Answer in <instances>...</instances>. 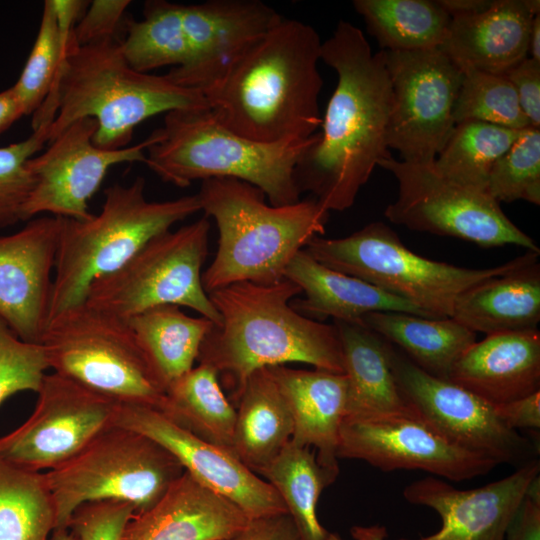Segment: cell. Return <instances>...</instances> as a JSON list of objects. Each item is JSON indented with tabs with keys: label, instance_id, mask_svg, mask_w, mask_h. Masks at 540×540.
Segmentation results:
<instances>
[{
	"label": "cell",
	"instance_id": "obj_1",
	"mask_svg": "<svg viewBox=\"0 0 540 540\" xmlns=\"http://www.w3.org/2000/svg\"><path fill=\"white\" fill-rule=\"evenodd\" d=\"M337 74L321 131L300 156L295 180L329 212L350 208L378 163L391 156L392 91L384 51L373 53L364 33L340 20L321 47Z\"/></svg>",
	"mask_w": 540,
	"mask_h": 540
},
{
	"label": "cell",
	"instance_id": "obj_2",
	"mask_svg": "<svg viewBox=\"0 0 540 540\" xmlns=\"http://www.w3.org/2000/svg\"><path fill=\"white\" fill-rule=\"evenodd\" d=\"M321 47L311 25L282 18L204 93L209 110L220 124L255 142L312 137L322 123Z\"/></svg>",
	"mask_w": 540,
	"mask_h": 540
},
{
	"label": "cell",
	"instance_id": "obj_3",
	"mask_svg": "<svg viewBox=\"0 0 540 540\" xmlns=\"http://www.w3.org/2000/svg\"><path fill=\"white\" fill-rule=\"evenodd\" d=\"M300 288L284 278L263 285L234 283L208 294L220 323L205 337L197 358L213 367L236 400L255 371L287 363L344 373L335 325L296 311L291 301Z\"/></svg>",
	"mask_w": 540,
	"mask_h": 540
},
{
	"label": "cell",
	"instance_id": "obj_4",
	"mask_svg": "<svg viewBox=\"0 0 540 540\" xmlns=\"http://www.w3.org/2000/svg\"><path fill=\"white\" fill-rule=\"evenodd\" d=\"M185 109L209 107L200 91L130 67L116 37L77 45L71 32L54 88L33 114L32 128L50 123L49 143L75 121L92 118L93 144L116 150L127 147L146 119Z\"/></svg>",
	"mask_w": 540,
	"mask_h": 540
},
{
	"label": "cell",
	"instance_id": "obj_5",
	"mask_svg": "<svg viewBox=\"0 0 540 540\" xmlns=\"http://www.w3.org/2000/svg\"><path fill=\"white\" fill-rule=\"evenodd\" d=\"M196 195L219 233L216 255L202 273L207 294L239 282L281 281L294 256L325 233L330 213L316 199L267 204L260 189L231 178L204 180Z\"/></svg>",
	"mask_w": 540,
	"mask_h": 540
},
{
	"label": "cell",
	"instance_id": "obj_6",
	"mask_svg": "<svg viewBox=\"0 0 540 540\" xmlns=\"http://www.w3.org/2000/svg\"><path fill=\"white\" fill-rule=\"evenodd\" d=\"M144 163L163 181L187 187L196 180L231 178L249 183L271 205L299 201L295 167L317 133L306 140L260 143L220 124L209 109L174 110L153 131Z\"/></svg>",
	"mask_w": 540,
	"mask_h": 540
},
{
	"label": "cell",
	"instance_id": "obj_7",
	"mask_svg": "<svg viewBox=\"0 0 540 540\" xmlns=\"http://www.w3.org/2000/svg\"><path fill=\"white\" fill-rule=\"evenodd\" d=\"M200 211L196 194L148 201L145 180L113 184L104 191L99 214L64 218L56 255L48 321L85 302L91 283L130 259L156 235Z\"/></svg>",
	"mask_w": 540,
	"mask_h": 540
},
{
	"label": "cell",
	"instance_id": "obj_8",
	"mask_svg": "<svg viewBox=\"0 0 540 540\" xmlns=\"http://www.w3.org/2000/svg\"><path fill=\"white\" fill-rule=\"evenodd\" d=\"M304 250L329 268L405 299L431 318L451 317L461 293L534 261L540 254L527 250L491 268L459 267L411 251L383 222H372L342 238L316 236Z\"/></svg>",
	"mask_w": 540,
	"mask_h": 540
},
{
	"label": "cell",
	"instance_id": "obj_9",
	"mask_svg": "<svg viewBox=\"0 0 540 540\" xmlns=\"http://www.w3.org/2000/svg\"><path fill=\"white\" fill-rule=\"evenodd\" d=\"M49 368L118 403L160 409L166 389L128 320L83 302L47 322Z\"/></svg>",
	"mask_w": 540,
	"mask_h": 540
},
{
	"label": "cell",
	"instance_id": "obj_10",
	"mask_svg": "<svg viewBox=\"0 0 540 540\" xmlns=\"http://www.w3.org/2000/svg\"><path fill=\"white\" fill-rule=\"evenodd\" d=\"M185 472L178 459L150 437L112 425L67 462L45 471L55 509V530L92 501L115 500L136 512L155 504Z\"/></svg>",
	"mask_w": 540,
	"mask_h": 540
},
{
	"label": "cell",
	"instance_id": "obj_11",
	"mask_svg": "<svg viewBox=\"0 0 540 540\" xmlns=\"http://www.w3.org/2000/svg\"><path fill=\"white\" fill-rule=\"evenodd\" d=\"M209 232L204 216L156 235L117 270L94 280L85 302L126 320L160 305L183 306L219 325L220 315L202 284Z\"/></svg>",
	"mask_w": 540,
	"mask_h": 540
},
{
	"label": "cell",
	"instance_id": "obj_12",
	"mask_svg": "<svg viewBox=\"0 0 540 540\" xmlns=\"http://www.w3.org/2000/svg\"><path fill=\"white\" fill-rule=\"evenodd\" d=\"M378 166L393 174L398 183L397 199L384 211L390 222L481 247L516 245L540 252L534 240L505 215L500 203L487 192L445 178L433 162L416 164L390 156Z\"/></svg>",
	"mask_w": 540,
	"mask_h": 540
},
{
	"label": "cell",
	"instance_id": "obj_13",
	"mask_svg": "<svg viewBox=\"0 0 540 540\" xmlns=\"http://www.w3.org/2000/svg\"><path fill=\"white\" fill-rule=\"evenodd\" d=\"M383 51L392 91L388 147L402 161L432 163L455 128L463 72L440 48Z\"/></svg>",
	"mask_w": 540,
	"mask_h": 540
},
{
	"label": "cell",
	"instance_id": "obj_14",
	"mask_svg": "<svg viewBox=\"0 0 540 540\" xmlns=\"http://www.w3.org/2000/svg\"><path fill=\"white\" fill-rule=\"evenodd\" d=\"M389 359L398 387L417 414L452 443L517 468L536 458V447L505 426L495 405L415 365L389 343Z\"/></svg>",
	"mask_w": 540,
	"mask_h": 540
},
{
	"label": "cell",
	"instance_id": "obj_15",
	"mask_svg": "<svg viewBox=\"0 0 540 540\" xmlns=\"http://www.w3.org/2000/svg\"><path fill=\"white\" fill-rule=\"evenodd\" d=\"M30 417L0 437V458L42 472L67 462L113 425L118 402L52 372L37 391Z\"/></svg>",
	"mask_w": 540,
	"mask_h": 540
},
{
	"label": "cell",
	"instance_id": "obj_16",
	"mask_svg": "<svg viewBox=\"0 0 540 540\" xmlns=\"http://www.w3.org/2000/svg\"><path fill=\"white\" fill-rule=\"evenodd\" d=\"M97 123L82 118L62 131L40 155L27 162L34 186L23 209V221L41 213L74 220L88 219V202L109 169L122 163L144 162L151 135L116 150L93 144Z\"/></svg>",
	"mask_w": 540,
	"mask_h": 540
},
{
	"label": "cell",
	"instance_id": "obj_17",
	"mask_svg": "<svg viewBox=\"0 0 540 540\" xmlns=\"http://www.w3.org/2000/svg\"><path fill=\"white\" fill-rule=\"evenodd\" d=\"M337 457L362 460L384 472L421 470L456 482L498 465L452 443L420 416L344 419Z\"/></svg>",
	"mask_w": 540,
	"mask_h": 540
},
{
	"label": "cell",
	"instance_id": "obj_18",
	"mask_svg": "<svg viewBox=\"0 0 540 540\" xmlns=\"http://www.w3.org/2000/svg\"><path fill=\"white\" fill-rule=\"evenodd\" d=\"M113 425L142 433L161 444L186 472L231 501L250 519L287 513L276 490L233 452L201 439L158 409L119 403Z\"/></svg>",
	"mask_w": 540,
	"mask_h": 540
},
{
	"label": "cell",
	"instance_id": "obj_19",
	"mask_svg": "<svg viewBox=\"0 0 540 540\" xmlns=\"http://www.w3.org/2000/svg\"><path fill=\"white\" fill-rule=\"evenodd\" d=\"M181 16L190 61L184 68H172L165 76L203 95L247 47L283 18L259 0L181 4Z\"/></svg>",
	"mask_w": 540,
	"mask_h": 540
},
{
	"label": "cell",
	"instance_id": "obj_20",
	"mask_svg": "<svg viewBox=\"0 0 540 540\" xmlns=\"http://www.w3.org/2000/svg\"><path fill=\"white\" fill-rule=\"evenodd\" d=\"M63 217L30 219L0 237V319L23 341L39 343L48 322Z\"/></svg>",
	"mask_w": 540,
	"mask_h": 540
},
{
	"label": "cell",
	"instance_id": "obj_21",
	"mask_svg": "<svg viewBox=\"0 0 540 540\" xmlns=\"http://www.w3.org/2000/svg\"><path fill=\"white\" fill-rule=\"evenodd\" d=\"M534 459L507 477L470 490L428 476L405 487L407 502L438 513L442 525L428 536L398 540H505L532 481L539 476Z\"/></svg>",
	"mask_w": 540,
	"mask_h": 540
},
{
	"label": "cell",
	"instance_id": "obj_22",
	"mask_svg": "<svg viewBox=\"0 0 540 540\" xmlns=\"http://www.w3.org/2000/svg\"><path fill=\"white\" fill-rule=\"evenodd\" d=\"M250 518L184 472L150 508L136 512L120 540H224Z\"/></svg>",
	"mask_w": 540,
	"mask_h": 540
},
{
	"label": "cell",
	"instance_id": "obj_23",
	"mask_svg": "<svg viewBox=\"0 0 540 540\" xmlns=\"http://www.w3.org/2000/svg\"><path fill=\"white\" fill-rule=\"evenodd\" d=\"M539 0H494L486 11L451 17L439 47L463 72L503 75L528 57L529 33Z\"/></svg>",
	"mask_w": 540,
	"mask_h": 540
},
{
	"label": "cell",
	"instance_id": "obj_24",
	"mask_svg": "<svg viewBox=\"0 0 540 540\" xmlns=\"http://www.w3.org/2000/svg\"><path fill=\"white\" fill-rule=\"evenodd\" d=\"M448 380L498 405L540 390L538 329L487 335L452 367Z\"/></svg>",
	"mask_w": 540,
	"mask_h": 540
},
{
	"label": "cell",
	"instance_id": "obj_25",
	"mask_svg": "<svg viewBox=\"0 0 540 540\" xmlns=\"http://www.w3.org/2000/svg\"><path fill=\"white\" fill-rule=\"evenodd\" d=\"M291 413V442L316 452L318 462L339 471L337 450L347 413L348 382L344 373L268 367Z\"/></svg>",
	"mask_w": 540,
	"mask_h": 540
},
{
	"label": "cell",
	"instance_id": "obj_26",
	"mask_svg": "<svg viewBox=\"0 0 540 540\" xmlns=\"http://www.w3.org/2000/svg\"><path fill=\"white\" fill-rule=\"evenodd\" d=\"M284 278L304 293L302 299L291 301L292 307L311 319L332 317L334 321L360 322L373 312H401L431 318L403 298L323 265L304 249L290 261Z\"/></svg>",
	"mask_w": 540,
	"mask_h": 540
},
{
	"label": "cell",
	"instance_id": "obj_27",
	"mask_svg": "<svg viewBox=\"0 0 540 540\" xmlns=\"http://www.w3.org/2000/svg\"><path fill=\"white\" fill-rule=\"evenodd\" d=\"M348 382L345 419L419 416L400 391L389 359V342L361 322L334 321Z\"/></svg>",
	"mask_w": 540,
	"mask_h": 540
},
{
	"label": "cell",
	"instance_id": "obj_28",
	"mask_svg": "<svg viewBox=\"0 0 540 540\" xmlns=\"http://www.w3.org/2000/svg\"><path fill=\"white\" fill-rule=\"evenodd\" d=\"M451 317L473 332L486 335L537 329L540 321L538 259L461 293Z\"/></svg>",
	"mask_w": 540,
	"mask_h": 540
},
{
	"label": "cell",
	"instance_id": "obj_29",
	"mask_svg": "<svg viewBox=\"0 0 540 540\" xmlns=\"http://www.w3.org/2000/svg\"><path fill=\"white\" fill-rule=\"evenodd\" d=\"M236 401L233 453L257 474L291 440V413L268 368L247 378Z\"/></svg>",
	"mask_w": 540,
	"mask_h": 540
},
{
	"label": "cell",
	"instance_id": "obj_30",
	"mask_svg": "<svg viewBox=\"0 0 540 540\" xmlns=\"http://www.w3.org/2000/svg\"><path fill=\"white\" fill-rule=\"evenodd\" d=\"M360 322L401 350L420 369L442 379H448L457 360L476 342V333L452 317L373 312Z\"/></svg>",
	"mask_w": 540,
	"mask_h": 540
},
{
	"label": "cell",
	"instance_id": "obj_31",
	"mask_svg": "<svg viewBox=\"0 0 540 540\" xmlns=\"http://www.w3.org/2000/svg\"><path fill=\"white\" fill-rule=\"evenodd\" d=\"M135 337L165 389L197 361L214 323L191 317L176 305H160L128 319Z\"/></svg>",
	"mask_w": 540,
	"mask_h": 540
},
{
	"label": "cell",
	"instance_id": "obj_32",
	"mask_svg": "<svg viewBox=\"0 0 540 540\" xmlns=\"http://www.w3.org/2000/svg\"><path fill=\"white\" fill-rule=\"evenodd\" d=\"M158 410L201 439L233 452L236 409L213 367L199 363L174 380Z\"/></svg>",
	"mask_w": 540,
	"mask_h": 540
},
{
	"label": "cell",
	"instance_id": "obj_33",
	"mask_svg": "<svg viewBox=\"0 0 540 540\" xmlns=\"http://www.w3.org/2000/svg\"><path fill=\"white\" fill-rule=\"evenodd\" d=\"M338 473L321 465L313 449L289 441L257 475L279 494L301 540H326L329 532L318 520L317 504Z\"/></svg>",
	"mask_w": 540,
	"mask_h": 540
},
{
	"label": "cell",
	"instance_id": "obj_34",
	"mask_svg": "<svg viewBox=\"0 0 540 540\" xmlns=\"http://www.w3.org/2000/svg\"><path fill=\"white\" fill-rule=\"evenodd\" d=\"M352 5L382 50L439 48L451 23L436 0H354Z\"/></svg>",
	"mask_w": 540,
	"mask_h": 540
},
{
	"label": "cell",
	"instance_id": "obj_35",
	"mask_svg": "<svg viewBox=\"0 0 540 540\" xmlns=\"http://www.w3.org/2000/svg\"><path fill=\"white\" fill-rule=\"evenodd\" d=\"M87 3L44 2L34 45L21 75L11 87L23 116L34 114L52 92L72 29Z\"/></svg>",
	"mask_w": 540,
	"mask_h": 540
},
{
	"label": "cell",
	"instance_id": "obj_36",
	"mask_svg": "<svg viewBox=\"0 0 540 540\" xmlns=\"http://www.w3.org/2000/svg\"><path fill=\"white\" fill-rule=\"evenodd\" d=\"M126 36L120 47L134 70L148 71L173 65L184 68L190 61V50L184 34L181 4L166 0L146 1L143 19H126Z\"/></svg>",
	"mask_w": 540,
	"mask_h": 540
},
{
	"label": "cell",
	"instance_id": "obj_37",
	"mask_svg": "<svg viewBox=\"0 0 540 540\" xmlns=\"http://www.w3.org/2000/svg\"><path fill=\"white\" fill-rule=\"evenodd\" d=\"M55 524L44 472L0 458V540H49Z\"/></svg>",
	"mask_w": 540,
	"mask_h": 540
},
{
	"label": "cell",
	"instance_id": "obj_38",
	"mask_svg": "<svg viewBox=\"0 0 540 540\" xmlns=\"http://www.w3.org/2000/svg\"><path fill=\"white\" fill-rule=\"evenodd\" d=\"M522 130L468 120L455 128L433 165L445 178L487 192L489 174Z\"/></svg>",
	"mask_w": 540,
	"mask_h": 540
},
{
	"label": "cell",
	"instance_id": "obj_39",
	"mask_svg": "<svg viewBox=\"0 0 540 540\" xmlns=\"http://www.w3.org/2000/svg\"><path fill=\"white\" fill-rule=\"evenodd\" d=\"M453 118L455 124L475 120L515 130L530 127L508 79L472 69L463 71Z\"/></svg>",
	"mask_w": 540,
	"mask_h": 540
},
{
	"label": "cell",
	"instance_id": "obj_40",
	"mask_svg": "<svg viewBox=\"0 0 540 540\" xmlns=\"http://www.w3.org/2000/svg\"><path fill=\"white\" fill-rule=\"evenodd\" d=\"M487 193L498 203L525 200L540 205V128L522 130L494 164Z\"/></svg>",
	"mask_w": 540,
	"mask_h": 540
},
{
	"label": "cell",
	"instance_id": "obj_41",
	"mask_svg": "<svg viewBox=\"0 0 540 540\" xmlns=\"http://www.w3.org/2000/svg\"><path fill=\"white\" fill-rule=\"evenodd\" d=\"M49 123L26 139L0 147V229L23 221V209L34 186L27 162L48 142Z\"/></svg>",
	"mask_w": 540,
	"mask_h": 540
},
{
	"label": "cell",
	"instance_id": "obj_42",
	"mask_svg": "<svg viewBox=\"0 0 540 540\" xmlns=\"http://www.w3.org/2000/svg\"><path fill=\"white\" fill-rule=\"evenodd\" d=\"M48 369L43 346L23 341L0 319V405L18 392L37 393Z\"/></svg>",
	"mask_w": 540,
	"mask_h": 540
},
{
	"label": "cell",
	"instance_id": "obj_43",
	"mask_svg": "<svg viewBox=\"0 0 540 540\" xmlns=\"http://www.w3.org/2000/svg\"><path fill=\"white\" fill-rule=\"evenodd\" d=\"M135 513V507L127 502H87L73 512L67 529L78 540H120L125 526Z\"/></svg>",
	"mask_w": 540,
	"mask_h": 540
},
{
	"label": "cell",
	"instance_id": "obj_44",
	"mask_svg": "<svg viewBox=\"0 0 540 540\" xmlns=\"http://www.w3.org/2000/svg\"><path fill=\"white\" fill-rule=\"evenodd\" d=\"M129 0H94L87 5L83 16L72 29L77 45H85L105 38L116 37L123 25Z\"/></svg>",
	"mask_w": 540,
	"mask_h": 540
},
{
	"label": "cell",
	"instance_id": "obj_45",
	"mask_svg": "<svg viewBox=\"0 0 540 540\" xmlns=\"http://www.w3.org/2000/svg\"><path fill=\"white\" fill-rule=\"evenodd\" d=\"M503 75L514 87L530 126L540 128V62L527 57Z\"/></svg>",
	"mask_w": 540,
	"mask_h": 540
},
{
	"label": "cell",
	"instance_id": "obj_46",
	"mask_svg": "<svg viewBox=\"0 0 540 540\" xmlns=\"http://www.w3.org/2000/svg\"><path fill=\"white\" fill-rule=\"evenodd\" d=\"M224 540H301L288 513L250 519L248 524Z\"/></svg>",
	"mask_w": 540,
	"mask_h": 540
},
{
	"label": "cell",
	"instance_id": "obj_47",
	"mask_svg": "<svg viewBox=\"0 0 540 540\" xmlns=\"http://www.w3.org/2000/svg\"><path fill=\"white\" fill-rule=\"evenodd\" d=\"M505 540H540V478L530 484Z\"/></svg>",
	"mask_w": 540,
	"mask_h": 540
},
{
	"label": "cell",
	"instance_id": "obj_48",
	"mask_svg": "<svg viewBox=\"0 0 540 540\" xmlns=\"http://www.w3.org/2000/svg\"><path fill=\"white\" fill-rule=\"evenodd\" d=\"M500 421L510 429H539L540 390L525 397L495 405Z\"/></svg>",
	"mask_w": 540,
	"mask_h": 540
},
{
	"label": "cell",
	"instance_id": "obj_49",
	"mask_svg": "<svg viewBox=\"0 0 540 540\" xmlns=\"http://www.w3.org/2000/svg\"><path fill=\"white\" fill-rule=\"evenodd\" d=\"M450 16H468L486 11L494 0H436Z\"/></svg>",
	"mask_w": 540,
	"mask_h": 540
},
{
	"label": "cell",
	"instance_id": "obj_50",
	"mask_svg": "<svg viewBox=\"0 0 540 540\" xmlns=\"http://www.w3.org/2000/svg\"><path fill=\"white\" fill-rule=\"evenodd\" d=\"M23 116L20 106L12 91L8 88L0 92V134L11 127Z\"/></svg>",
	"mask_w": 540,
	"mask_h": 540
},
{
	"label": "cell",
	"instance_id": "obj_51",
	"mask_svg": "<svg viewBox=\"0 0 540 540\" xmlns=\"http://www.w3.org/2000/svg\"><path fill=\"white\" fill-rule=\"evenodd\" d=\"M528 45V57L540 62V13L532 20Z\"/></svg>",
	"mask_w": 540,
	"mask_h": 540
},
{
	"label": "cell",
	"instance_id": "obj_52",
	"mask_svg": "<svg viewBox=\"0 0 540 540\" xmlns=\"http://www.w3.org/2000/svg\"><path fill=\"white\" fill-rule=\"evenodd\" d=\"M351 534L355 540H385L387 537L382 526H355L351 529Z\"/></svg>",
	"mask_w": 540,
	"mask_h": 540
},
{
	"label": "cell",
	"instance_id": "obj_53",
	"mask_svg": "<svg viewBox=\"0 0 540 540\" xmlns=\"http://www.w3.org/2000/svg\"><path fill=\"white\" fill-rule=\"evenodd\" d=\"M52 536L53 540H78L69 529L54 531Z\"/></svg>",
	"mask_w": 540,
	"mask_h": 540
},
{
	"label": "cell",
	"instance_id": "obj_54",
	"mask_svg": "<svg viewBox=\"0 0 540 540\" xmlns=\"http://www.w3.org/2000/svg\"><path fill=\"white\" fill-rule=\"evenodd\" d=\"M326 540H343L339 534L329 532Z\"/></svg>",
	"mask_w": 540,
	"mask_h": 540
}]
</instances>
